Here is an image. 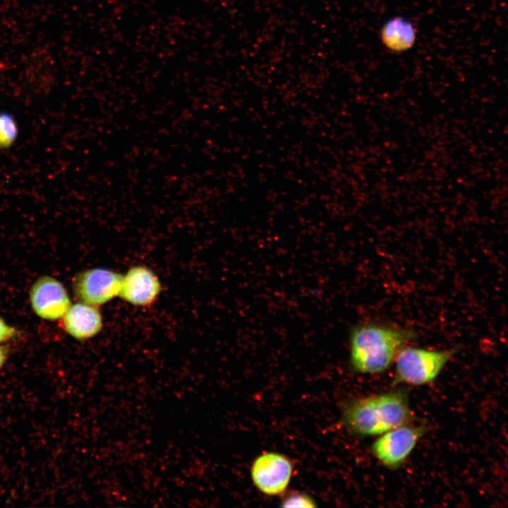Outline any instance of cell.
Masks as SVG:
<instances>
[{
    "label": "cell",
    "instance_id": "obj_10",
    "mask_svg": "<svg viewBox=\"0 0 508 508\" xmlns=\"http://www.w3.org/2000/svg\"><path fill=\"white\" fill-rule=\"evenodd\" d=\"M384 43L391 49L404 50L411 46L414 32L411 25L401 20H394L382 29Z\"/></svg>",
    "mask_w": 508,
    "mask_h": 508
},
{
    "label": "cell",
    "instance_id": "obj_2",
    "mask_svg": "<svg viewBox=\"0 0 508 508\" xmlns=\"http://www.w3.org/2000/svg\"><path fill=\"white\" fill-rule=\"evenodd\" d=\"M342 414L346 427L361 436L383 434L411 418L406 394L401 391L356 399L345 405Z\"/></svg>",
    "mask_w": 508,
    "mask_h": 508
},
{
    "label": "cell",
    "instance_id": "obj_9",
    "mask_svg": "<svg viewBox=\"0 0 508 508\" xmlns=\"http://www.w3.org/2000/svg\"><path fill=\"white\" fill-rule=\"evenodd\" d=\"M61 318L66 332L80 341L94 337L103 327L102 316L97 307L83 302L71 304Z\"/></svg>",
    "mask_w": 508,
    "mask_h": 508
},
{
    "label": "cell",
    "instance_id": "obj_3",
    "mask_svg": "<svg viewBox=\"0 0 508 508\" xmlns=\"http://www.w3.org/2000/svg\"><path fill=\"white\" fill-rule=\"evenodd\" d=\"M451 356L448 351L404 346L395 358L394 382L412 385L430 383L437 377Z\"/></svg>",
    "mask_w": 508,
    "mask_h": 508
},
{
    "label": "cell",
    "instance_id": "obj_5",
    "mask_svg": "<svg viewBox=\"0 0 508 508\" xmlns=\"http://www.w3.org/2000/svg\"><path fill=\"white\" fill-rule=\"evenodd\" d=\"M294 466L286 456L266 452L253 462L250 476L255 486L262 493L274 496L285 492L290 483Z\"/></svg>",
    "mask_w": 508,
    "mask_h": 508
},
{
    "label": "cell",
    "instance_id": "obj_14",
    "mask_svg": "<svg viewBox=\"0 0 508 508\" xmlns=\"http://www.w3.org/2000/svg\"><path fill=\"white\" fill-rule=\"evenodd\" d=\"M7 357V350L2 346H0V368L4 364Z\"/></svg>",
    "mask_w": 508,
    "mask_h": 508
},
{
    "label": "cell",
    "instance_id": "obj_7",
    "mask_svg": "<svg viewBox=\"0 0 508 508\" xmlns=\"http://www.w3.org/2000/svg\"><path fill=\"white\" fill-rule=\"evenodd\" d=\"M30 301L35 314L47 320L61 318L71 305L64 285L49 276L41 277L34 282Z\"/></svg>",
    "mask_w": 508,
    "mask_h": 508
},
{
    "label": "cell",
    "instance_id": "obj_4",
    "mask_svg": "<svg viewBox=\"0 0 508 508\" xmlns=\"http://www.w3.org/2000/svg\"><path fill=\"white\" fill-rule=\"evenodd\" d=\"M121 277L108 269L87 270L75 277L73 290L80 302L98 307L119 296Z\"/></svg>",
    "mask_w": 508,
    "mask_h": 508
},
{
    "label": "cell",
    "instance_id": "obj_12",
    "mask_svg": "<svg viewBox=\"0 0 508 508\" xmlns=\"http://www.w3.org/2000/svg\"><path fill=\"white\" fill-rule=\"evenodd\" d=\"M282 507H315V501L303 492H293L284 497L280 504Z\"/></svg>",
    "mask_w": 508,
    "mask_h": 508
},
{
    "label": "cell",
    "instance_id": "obj_6",
    "mask_svg": "<svg viewBox=\"0 0 508 508\" xmlns=\"http://www.w3.org/2000/svg\"><path fill=\"white\" fill-rule=\"evenodd\" d=\"M424 433V428L401 425L383 433L373 445L374 456L385 466L395 468L405 461Z\"/></svg>",
    "mask_w": 508,
    "mask_h": 508
},
{
    "label": "cell",
    "instance_id": "obj_11",
    "mask_svg": "<svg viewBox=\"0 0 508 508\" xmlns=\"http://www.w3.org/2000/svg\"><path fill=\"white\" fill-rule=\"evenodd\" d=\"M17 127L13 117L8 114L0 115V147L10 146L17 136Z\"/></svg>",
    "mask_w": 508,
    "mask_h": 508
},
{
    "label": "cell",
    "instance_id": "obj_1",
    "mask_svg": "<svg viewBox=\"0 0 508 508\" xmlns=\"http://www.w3.org/2000/svg\"><path fill=\"white\" fill-rule=\"evenodd\" d=\"M416 337L411 329L373 322L360 323L350 330V364L360 373L387 370L404 344Z\"/></svg>",
    "mask_w": 508,
    "mask_h": 508
},
{
    "label": "cell",
    "instance_id": "obj_13",
    "mask_svg": "<svg viewBox=\"0 0 508 508\" xmlns=\"http://www.w3.org/2000/svg\"><path fill=\"white\" fill-rule=\"evenodd\" d=\"M18 334L16 329L6 323L0 317V343L7 341Z\"/></svg>",
    "mask_w": 508,
    "mask_h": 508
},
{
    "label": "cell",
    "instance_id": "obj_8",
    "mask_svg": "<svg viewBox=\"0 0 508 508\" xmlns=\"http://www.w3.org/2000/svg\"><path fill=\"white\" fill-rule=\"evenodd\" d=\"M162 285L157 276L145 266H134L122 275L119 296L138 306H149L158 298Z\"/></svg>",
    "mask_w": 508,
    "mask_h": 508
}]
</instances>
